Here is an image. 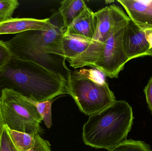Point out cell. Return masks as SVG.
I'll return each mask as SVG.
<instances>
[{"label":"cell","mask_w":152,"mask_h":151,"mask_svg":"<svg viewBox=\"0 0 152 151\" xmlns=\"http://www.w3.org/2000/svg\"><path fill=\"white\" fill-rule=\"evenodd\" d=\"M52 17L54 27L49 31H26L4 42L13 55L40 65L68 84L72 71L66 65L62 45V38L66 28L58 11Z\"/></svg>","instance_id":"1"},{"label":"cell","mask_w":152,"mask_h":151,"mask_svg":"<svg viewBox=\"0 0 152 151\" xmlns=\"http://www.w3.org/2000/svg\"><path fill=\"white\" fill-rule=\"evenodd\" d=\"M10 89L35 102L53 100L69 93L68 84L46 68L12 54L0 72V96L3 90Z\"/></svg>","instance_id":"2"},{"label":"cell","mask_w":152,"mask_h":151,"mask_svg":"<svg viewBox=\"0 0 152 151\" xmlns=\"http://www.w3.org/2000/svg\"><path fill=\"white\" fill-rule=\"evenodd\" d=\"M133 109L124 100H116L106 109L89 116L83 127L84 143L110 151L127 140L132 129Z\"/></svg>","instance_id":"3"},{"label":"cell","mask_w":152,"mask_h":151,"mask_svg":"<svg viewBox=\"0 0 152 151\" xmlns=\"http://www.w3.org/2000/svg\"><path fill=\"white\" fill-rule=\"evenodd\" d=\"M68 89L80 111L88 116L106 109L116 100L104 78L92 70L71 71Z\"/></svg>","instance_id":"4"},{"label":"cell","mask_w":152,"mask_h":151,"mask_svg":"<svg viewBox=\"0 0 152 151\" xmlns=\"http://www.w3.org/2000/svg\"><path fill=\"white\" fill-rule=\"evenodd\" d=\"M0 109L4 124L11 130L35 134L42 132V119L32 101L19 92L3 90Z\"/></svg>","instance_id":"5"},{"label":"cell","mask_w":152,"mask_h":151,"mask_svg":"<svg viewBox=\"0 0 152 151\" xmlns=\"http://www.w3.org/2000/svg\"><path fill=\"white\" fill-rule=\"evenodd\" d=\"M130 20L121 10L99 58L93 66L111 79L118 78L128 62L124 51L123 36L125 27Z\"/></svg>","instance_id":"6"},{"label":"cell","mask_w":152,"mask_h":151,"mask_svg":"<svg viewBox=\"0 0 152 151\" xmlns=\"http://www.w3.org/2000/svg\"><path fill=\"white\" fill-rule=\"evenodd\" d=\"M121 10L117 5L112 4L94 12L95 32L92 43L80 56L69 62L71 67L76 69L86 66L93 67Z\"/></svg>","instance_id":"7"},{"label":"cell","mask_w":152,"mask_h":151,"mask_svg":"<svg viewBox=\"0 0 152 151\" xmlns=\"http://www.w3.org/2000/svg\"><path fill=\"white\" fill-rule=\"evenodd\" d=\"M123 47L128 60L152 56V50L146 40L145 32L130 20L124 30Z\"/></svg>","instance_id":"8"},{"label":"cell","mask_w":152,"mask_h":151,"mask_svg":"<svg viewBox=\"0 0 152 151\" xmlns=\"http://www.w3.org/2000/svg\"><path fill=\"white\" fill-rule=\"evenodd\" d=\"M54 27L52 17L40 20L32 18H12L0 21V35L20 33L31 30L49 31Z\"/></svg>","instance_id":"9"},{"label":"cell","mask_w":152,"mask_h":151,"mask_svg":"<svg viewBox=\"0 0 152 151\" xmlns=\"http://www.w3.org/2000/svg\"><path fill=\"white\" fill-rule=\"evenodd\" d=\"M131 20L143 30H152V0H118Z\"/></svg>","instance_id":"10"},{"label":"cell","mask_w":152,"mask_h":151,"mask_svg":"<svg viewBox=\"0 0 152 151\" xmlns=\"http://www.w3.org/2000/svg\"><path fill=\"white\" fill-rule=\"evenodd\" d=\"M94 32V12L86 6L66 28L65 33L80 35L92 40Z\"/></svg>","instance_id":"11"},{"label":"cell","mask_w":152,"mask_h":151,"mask_svg":"<svg viewBox=\"0 0 152 151\" xmlns=\"http://www.w3.org/2000/svg\"><path fill=\"white\" fill-rule=\"evenodd\" d=\"M92 42V40L80 35L64 34L62 45L66 60L69 62L80 56Z\"/></svg>","instance_id":"12"},{"label":"cell","mask_w":152,"mask_h":151,"mask_svg":"<svg viewBox=\"0 0 152 151\" xmlns=\"http://www.w3.org/2000/svg\"><path fill=\"white\" fill-rule=\"evenodd\" d=\"M86 6L83 0H64L61 2L58 11L66 28L81 14Z\"/></svg>","instance_id":"13"},{"label":"cell","mask_w":152,"mask_h":151,"mask_svg":"<svg viewBox=\"0 0 152 151\" xmlns=\"http://www.w3.org/2000/svg\"><path fill=\"white\" fill-rule=\"evenodd\" d=\"M6 128L10 138L18 150L28 151L33 147L35 142L34 134L11 130L7 126Z\"/></svg>","instance_id":"14"},{"label":"cell","mask_w":152,"mask_h":151,"mask_svg":"<svg viewBox=\"0 0 152 151\" xmlns=\"http://www.w3.org/2000/svg\"><path fill=\"white\" fill-rule=\"evenodd\" d=\"M109 151H152L150 146L144 142L126 140Z\"/></svg>","instance_id":"15"},{"label":"cell","mask_w":152,"mask_h":151,"mask_svg":"<svg viewBox=\"0 0 152 151\" xmlns=\"http://www.w3.org/2000/svg\"><path fill=\"white\" fill-rule=\"evenodd\" d=\"M52 100L41 102H34V104L40 114L42 120L44 122L46 127L50 128L52 126Z\"/></svg>","instance_id":"16"},{"label":"cell","mask_w":152,"mask_h":151,"mask_svg":"<svg viewBox=\"0 0 152 151\" xmlns=\"http://www.w3.org/2000/svg\"><path fill=\"white\" fill-rule=\"evenodd\" d=\"M19 4L18 0H0V21L12 18Z\"/></svg>","instance_id":"17"},{"label":"cell","mask_w":152,"mask_h":151,"mask_svg":"<svg viewBox=\"0 0 152 151\" xmlns=\"http://www.w3.org/2000/svg\"><path fill=\"white\" fill-rule=\"evenodd\" d=\"M0 151H19L10 138L5 125L0 137Z\"/></svg>","instance_id":"18"},{"label":"cell","mask_w":152,"mask_h":151,"mask_svg":"<svg viewBox=\"0 0 152 151\" xmlns=\"http://www.w3.org/2000/svg\"><path fill=\"white\" fill-rule=\"evenodd\" d=\"M12 54L5 42L0 40V72L12 58Z\"/></svg>","instance_id":"19"},{"label":"cell","mask_w":152,"mask_h":151,"mask_svg":"<svg viewBox=\"0 0 152 151\" xmlns=\"http://www.w3.org/2000/svg\"><path fill=\"white\" fill-rule=\"evenodd\" d=\"M35 142L33 147L28 151H52L50 142L40 137L39 134H35Z\"/></svg>","instance_id":"20"},{"label":"cell","mask_w":152,"mask_h":151,"mask_svg":"<svg viewBox=\"0 0 152 151\" xmlns=\"http://www.w3.org/2000/svg\"><path fill=\"white\" fill-rule=\"evenodd\" d=\"M148 107L152 113V77L144 90Z\"/></svg>","instance_id":"21"},{"label":"cell","mask_w":152,"mask_h":151,"mask_svg":"<svg viewBox=\"0 0 152 151\" xmlns=\"http://www.w3.org/2000/svg\"><path fill=\"white\" fill-rule=\"evenodd\" d=\"M145 32L146 40L150 45V49L152 50V30H145Z\"/></svg>","instance_id":"22"},{"label":"cell","mask_w":152,"mask_h":151,"mask_svg":"<svg viewBox=\"0 0 152 151\" xmlns=\"http://www.w3.org/2000/svg\"><path fill=\"white\" fill-rule=\"evenodd\" d=\"M3 121L2 118L1 113V109H0V137L4 126Z\"/></svg>","instance_id":"23"}]
</instances>
